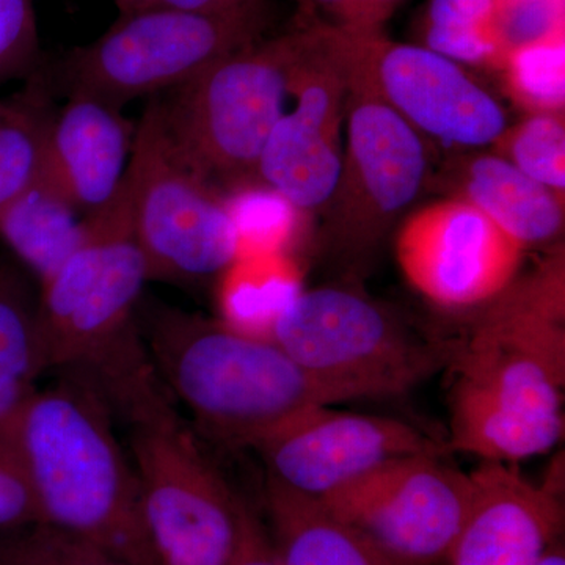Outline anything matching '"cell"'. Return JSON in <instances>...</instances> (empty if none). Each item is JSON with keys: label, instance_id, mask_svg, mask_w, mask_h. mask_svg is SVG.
Masks as SVG:
<instances>
[{"label": "cell", "instance_id": "6da1fadb", "mask_svg": "<svg viewBox=\"0 0 565 565\" xmlns=\"http://www.w3.org/2000/svg\"><path fill=\"white\" fill-rule=\"evenodd\" d=\"M481 310L452 353L449 451L503 463L544 455L564 435L563 248Z\"/></svg>", "mask_w": 565, "mask_h": 565}, {"label": "cell", "instance_id": "7a4b0ae2", "mask_svg": "<svg viewBox=\"0 0 565 565\" xmlns=\"http://www.w3.org/2000/svg\"><path fill=\"white\" fill-rule=\"evenodd\" d=\"M147 281L122 180L114 202L87 217L84 239L41 282L36 299L46 370L88 382L115 415L163 388L140 330Z\"/></svg>", "mask_w": 565, "mask_h": 565}, {"label": "cell", "instance_id": "3957f363", "mask_svg": "<svg viewBox=\"0 0 565 565\" xmlns=\"http://www.w3.org/2000/svg\"><path fill=\"white\" fill-rule=\"evenodd\" d=\"M114 411L88 382L61 374L36 390L14 422L40 523L136 565H158L141 516L131 460Z\"/></svg>", "mask_w": 565, "mask_h": 565}, {"label": "cell", "instance_id": "277c9868", "mask_svg": "<svg viewBox=\"0 0 565 565\" xmlns=\"http://www.w3.org/2000/svg\"><path fill=\"white\" fill-rule=\"evenodd\" d=\"M139 322L159 381L222 444L255 448L305 412L345 403L273 341L218 319L143 299Z\"/></svg>", "mask_w": 565, "mask_h": 565}, {"label": "cell", "instance_id": "5b68a950", "mask_svg": "<svg viewBox=\"0 0 565 565\" xmlns=\"http://www.w3.org/2000/svg\"><path fill=\"white\" fill-rule=\"evenodd\" d=\"M269 7L203 13L154 6L125 14L98 40L44 58L32 74L50 95L84 93L120 107L193 79L226 55L264 39Z\"/></svg>", "mask_w": 565, "mask_h": 565}, {"label": "cell", "instance_id": "8992f818", "mask_svg": "<svg viewBox=\"0 0 565 565\" xmlns=\"http://www.w3.org/2000/svg\"><path fill=\"white\" fill-rule=\"evenodd\" d=\"M141 516L158 565H230L247 504L173 408L169 392L122 415Z\"/></svg>", "mask_w": 565, "mask_h": 565}, {"label": "cell", "instance_id": "52a82bcc", "mask_svg": "<svg viewBox=\"0 0 565 565\" xmlns=\"http://www.w3.org/2000/svg\"><path fill=\"white\" fill-rule=\"evenodd\" d=\"M297 46V31L256 41L156 95L174 148L222 193L258 180L264 147L285 114Z\"/></svg>", "mask_w": 565, "mask_h": 565}, {"label": "cell", "instance_id": "ba28073f", "mask_svg": "<svg viewBox=\"0 0 565 565\" xmlns=\"http://www.w3.org/2000/svg\"><path fill=\"white\" fill-rule=\"evenodd\" d=\"M270 341L344 401L411 392L455 353V345L419 337L384 305L338 286L303 289Z\"/></svg>", "mask_w": 565, "mask_h": 565}, {"label": "cell", "instance_id": "9c48e42d", "mask_svg": "<svg viewBox=\"0 0 565 565\" xmlns=\"http://www.w3.org/2000/svg\"><path fill=\"white\" fill-rule=\"evenodd\" d=\"M125 182L150 280L199 285L232 266L239 248L225 196L174 148L158 96L137 125Z\"/></svg>", "mask_w": 565, "mask_h": 565}, {"label": "cell", "instance_id": "30bf717a", "mask_svg": "<svg viewBox=\"0 0 565 565\" xmlns=\"http://www.w3.org/2000/svg\"><path fill=\"white\" fill-rule=\"evenodd\" d=\"M337 33L349 68L348 143L340 180L326 206L327 243L340 258L359 266L422 193L429 159L422 134L375 90L348 33Z\"/></svg>", "mask_w": 565, "mask_h": 565}, {"label": "cell", "instance_id": "8fae6325", "mask_svg": "<svg viewBox=\"0 0 565 565\" xmlns=\"http://www.w3.org/2000/svg\"><path fill=\"white\" fill-rule=\"evenodd\" d=\"M473 497L470 473L445 455L401 457L319 501L390 556L412 565L448 561Z\"/></svg>", "mask_w": 565, "mask_h": 565}, {"label": "cell", "instance_id": "7c38bea8", "mask_svg": "<svg viewBox=\"0 0 565 565\" xmlns=\"http://www.w3.org/2000/svg\"><path fill=\"white\" fill-rule=\"evenodd\" d=\"M289 76L296 107L274 126L258 166V180L300 211L323 210L332 199L341 166L349 68L337 32L305 28Z\"/></svg>", "mask_w": 565, "mask_h": 565}, {"label": "cell", "instance_id": "4fadbf2b", "mask_svg": "<svg viewBox=\"0 0 565 565\" xmlns=\"http://www.w3.org/2000/svg\"><path fill=\"white\" fill-rule=\"evenodd\" d=\"M394 248L407 281L448 310L492 302L519 277L525 252L481 211L457 199L408 215Z\"/></svg>", "mask_w": 565, "mask_h": 565}, {"label": "cell", "instance_id": "5bb4252c", "mask_svg": "<svg viewBox=\"0 0 565 565\" xmlns=\"http://www.w3.org/2000/svg\"><path fill=\"white\" fill-rule=\"evenodd\" d=\"M267 478L321 501L375 468L416 455H448V445L390 416L334 411L305 412L255 446Z\"/></svg>", "mask_w": 565, "mask_h": 565}, {"label": "cell", "instance_id": "9a60e30c", "mask_svg": "<svg viewBox=\"0 0 565 565\" xmlns=\"http://www.w3.org/2000/svg\"><path fill=\"white\" fill-rule=\"evenodd\" d=\"M375 90L412 128L463 148L497 143L508 129L501 104L459 63L384 33H348Z\"/></svg>", "mask_w": 565, "mask_h": 565}, {"label": "cell", "instance_id": "2e32d148", "mask_svg": "<svg viewBox=\"0 0 565 565\" xmlns=\"http://www.w3.org/2000/svg\"><path fill=\"white\" fill-rule=\"evenodd\" d=\"M470 475V511L449 564L539 565L563 531L559 484H534L515 463L482 462Z\"/></svg>", "mask_w": 565, "mask_h": 565}, {"label": "cell", "instance_id": "e0dca14e", "mask_svg": "<svg viewBox=\"0 0 565 565\" xmlns=\"http://www.w3.org/2000/svg\"><path fill=\"white\" fill-rule=\"evenodd\" d=\"M52 110L44 170L85 218L109 206L131 159L136 128L120 107L71 93Z\"/></svg>", "mask_w": 565, "mask_h": 565}, {"label": "cell", "instance_id": "ac0fdd59", "mask_svg": "<svg viewBox=\"0 0 565 565\" xmlns=\"http://www.w3.org/2000/svg\"><path fill=\"white\" fill-rule=\"evenodd\" d=\"M451 199L481 211L523 248L550 244L564 228V196L500 154L460 156L448 172Z\"/></svg>", "mask_w": 565, "mask_h": 565}, {"label": "cell", "instance_id": "d6986e66", "mask_svg": "<svg viewBox=\"0 0 565 565\" xmlns=\"http://www.w3.org/2000/svg\"><path fill=\"white\" fill-rule=\"evenodd\" d=\"M264 508L280 565H412L390 556L318 500L266 478Z\"/></svg>", "mask_w": 565, "mask_h": 565}, {"label": "cell", "instance_id": "ffe728a7", "mask_svg": "<svg viewBox=\"0 0 565 565\" xmlns=\"http://www.w3.org/2000/svg\"><path fill=\"white\" fill-rule=\"evenodd\" d=\"M85 221L43 167L28 188L0 207V239L41 285L82 243Z\"/></svg>", "mask_w": 565, "mask_h": 565}, {"label": "cell", "instance_id": "44dd1931", "mask_svg": "<svg viewBox=\"0 0 565 565\" xmlns=\"http://www.w3.org/2000/svg\"><path fill=\"white\" fill-rule=\"evenodd\" d=\"M215 282L218 321L267 341L282 311L303 291L302 269L288 253L237 256Z\"/></svg>", "mask_w": 565, "mask_h": 565}, {"label": "cell", "instance_id": "7402d4cb", "mask_svg": "<svg viewBox=\"0 0 565 565\" xmlns=\"http://www.w3.org/2000/svg\"><path fill=\"white\" fill-rule=\"evenodd\" d=\"M46 371L36 299L13 267L0 264V426L17 422Z\"/></svg>", "mask_w": 565, "mask_h": 565}, {"label": "cell", "instance_id": "603a6c76", "mask_svg": "<svg viewBox=\"0 0 565 565\" xmlns=\"http://www.w3.org/2000/svg\"><path fill=\"white\" fill-rule=\"evenodd\" d=\"M504 0H427L422 46L459 65L500 68L505 55L500 21Z\"/></svg>", "mask_w": 565, "mask_h": 565}, {"label": "cell", "instance_id": "cb8c5ba5", "mask_svg": "<svg viewBox=\"0 0 565 565\" xmlns=\"http://www.w3.org/2000/svg\"><path fill=\"white\" fill-rule=\"evenodd\" d=\"M51 98L33 77L17 95L0 96V207L43 169L47 125L54 110Z\"/></svg>", "mask_w": 565, "mask_h": 565}, {"label": "cell", "instance_id": "d4e9b609", "mask_svg": "<svg viewBox=\"0 0 565 565\" xmlns=\"http://www.w3.org/2000/svg\"><path fill=\"white\" fill-rule=\"evenodd\" d=\"M223 196L237 234V256L296 255L297 245L307 233V212L259 180L243 182Z\"/></svg>", "mask_w": 565, "mask_h": 565}, {"label": "cell", "instance_id": "484cf974", "mask_svg": "<svg viewBox=\"0 0 565 565\" xmlns=\"http://www.w3.org/2000/svg\"><path fill=\"white\" fill-rule=\"evenodd\" d=\"M509 95L527 114H564L565 33L514 47L500 68Z\"/></svg>", "mask_w": 565, "mask_h": 565}, {"label": "cell", "instance_id": "4316f807", "mask_svg": "<svg viewBox=\"0 0 565 565\" xmlns=\"http://www.w3.org/2000/svg\"><path fill=\"white\" fill-rule=\"evenodd\" d=\"M497 154L534 181L564 196L565 125L564 114L527 115L519 125L505 129L498 139Z\"/></svg>", "mask_w": 565, "mask_h": 565}, {"label": "cell", "instance_id": "83f0119b", "mask_svg": "<svg viewBox=\"0 0 565 565\" xmlns=\"http://www.w3.org/2000/svg\"><path fill=\"white\" fill-rule=\"evenodd\" d=\"M0 565H136L44 523L0 534Z\"/></svg>", "mask_w": 565, "mask_h": 565}, {"label": "cell", "instance_id": "f1b7e54d", "mask_svg": "<svg viewBox=\"0 0 565 565\" xmlns=\"http://www.w3.org/2000/svg\"><path fill=\"white\" fill-rule=\"evenodd\" d=\"M43 61L33 0H0V87L25 79Z\"/></svg>", "mask_w": 565, "mask_h": 565}, {"label": "cell", "instance_id": "f546056e", "mask_svg": "<svg viewBox=\"0 0 565 565\" xmlns=\"http://www.w3.org/2000/svg\"><path fill=\"white\" fill-rule=\"evenodd\" d=\"M299 29L371 35L384 33V25L405 0H296Z\"/></svg>", "mask_w": 565, "mask_h": 565}, {"label": "cell", "instance_id": "4dcf8cb0", "mask_svg": "<svg viewBox=\"0 0 565 565\" xmlns=\"http://www.w3.org/2000/svg\"><path fill=\"white\" fill-rule=\"evenodd\" d=\"M36 523H40L39 508L14 434V423L0 426V534Z\"/></svg>", "mask_w": 565, "mask_h": 565}, {"label": "cell", "instance_id": "1f68e13d", "mask_svg": "<svg viewBox=\"0 0 565 565\" xmlns=\"http://www.w3.org/2000/svg\"><path fill=\"white\" fill-rule=\"evenodd\" d=\"M230 565H280L266 526L250 509L245 511L243 535Z\"/></svg>", "mask_w": 565, "mask_h": 565}, {"label": "cell", "instance_id": "d6a6232c", "mask_svg": "<svg viewBox=\"0 0 565 565\" xmlns=\"http://www.w3.org/2000/svg\"><path fill=\"white\" fill-rule=\"evenodd\" d=\"M256 0H158V6L173 7V9L203 11V13H218L243 9Z\"/></svg>", "mask_w": 565, "mask_h": 565}, {"label": "cell", "instance_id": "836d02e7", "mask_svg": "<svg viewBox=\"0 0 565 565\" xmlns=\"http://www.w3.org/2000/svg\"><path fill=\"white\" fill-rule=\"evenodd\" d=\"M114 3L120 10V17H125L158 6V0H114Z\"/></svg>", "mask_w": 565, "mask_h": 565}, {"label": "cell", "instance_id": "e575fe53", "mask_svg": "<svg viewBox=\"0 0 565 565\" xmlns=\"http://www.w3.org/2000/svg\"><path fill=\"white\" fill-rule=\"evenodd\" d=\"M539 565H565V553L564 546L559 541H556L555 544L550 546L548 552L545 553V556L542 557L541 563Z\"/></svg>", "mask_w": 565, "mask_h": 565}]
</instances>
